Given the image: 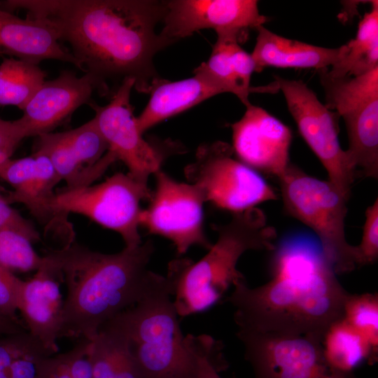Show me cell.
<instances>
[{"label": "cell", "mask_w": 378, "mask_h": 378, "mask_svg": "<svg viewBox=\"0 0 378 378\" xmlns=\"http://www.w3.org/2000/svg\"><path fill=\"white\" fill-rule=\"evenodd\" d=\"M0 8L50 22L60 41L70 45L80 70L106 87L108 80L132 78L136 91L149 93L160 78L153 59L174 43L155 32L166 1L6 0Z\"/></svg>", "instance_id": "obj_1"}, {"label": "cell", "mask_w": 378, "mask_h": 378, "mask_svg": "<svg viewBox=\"0 0 378 378\" xmlns=\"http://www.w3.org/2000/svg\"><path fill=\"white\" fill-rule=\"evenodd\" d=\"M274 250L271 279L255 288L239 281L227 298L235 309L238 329L322 340L328 327L343 316L349 293L318 242L295 237Z\"/></svg>", "instance_id": "obj_2"}, {"label": "cell", "mask_w": 378, "mask_h": 378, "mask_svg": "<svg viewBox=\"0 0 378 378\" xmlns=\"http://www.w3.org/2000/svg\"><path fill=\"white\" fill-rule=\"evenodd\" d=\"M150 240L107 254L71 242L43 255V264L66 286L60 337L92 340L102 326L134 306L155 276L148 269Z\"/></svg>", "instance_id": "obj_3"}, {"label": "cell", "mask_w": 378, "mask_h": 378, "mask_svg": "<svg viewBox=\"0 0 378 378\" xmlns=\"http://www.w3.org/2000/svg\"><path fill=\"white\" fill-rule=\"evenodd\" d=\"M214 229L217 241L200 260L177 258L169 264L166 278L179 317L209 310L231 286L244 280L237 265L245 252L276 248V232L257 206L234 214L228 223Z\"/></svg>", "instance_id": "obj_4"}, {"label": "cell", "mask_w": 378, "mask_h": 378, "mask_svg": "<svg viewBox=\"0 0 378 378\" xmlns=\"http://www.w3.org/2000/svg\"><path fill=\"white\" fill-rule=\"evenodd\" d=\"M166 276L155 274L142 298L111 321L125 335L142 378H194L197 354L183 335Z\"/></svg>", "instance_id": "obj_5"}, {"label": "cell", "mask_w": 378, "mask_h": 378, "mask_svg": "<svg viewBox=\"0 0 378 378\" xmlns=\"http://www.w3.org/2000/svg\"><path fill=\"white\" fill-rule=\"evenodd\" d=\"M286 211L316 235L321 248L337 274L357 266L355 246L345 237L347 199L331 182L318 179L290 164L279 178Z\"/></svg>", "instance_id": "obj_6"}, {"label": "cell", "mask_w": 378, "mask_h": 378, "mask_svg": "<svg viewBox=\"0 0 378 378\" xmlns=\"http://www.w3.org/2000/svg\"><path fill=\"white\" fill-rule=\"evenodd\" d=\"M151 195L148 183L118 172L98 184L55 192L49 209L53 218L69 213L84 216L119 234L125 247L135 248L142 244L139 231L141 202L149 200Z\"/></svg>", "instance_id": "obj_7"}, {"label": "cell", "mask_w": 378, "mask_h": 378, "mask_svg": "<svg viewBox=\"0 0 378 378\" xmlns=\"http://www.w3.org/2000/svg\"><path fill=\"white\" fill-rule=\"evenodd\" d=\"M184 174L198 187L205 202L234 214L277 198L259 173L238 160L232 145L225 141L200 145Z\"/></svg>", "instance_id": "obj_8"}, {"label": "cell", "mask_w": 378, "mask_h": 378, "mask_svg": "<svg viewBox=\"0 0 378 378\" xmlns=\"http://www.w3.org/2000/svg\"><path fill=\"white\" fill-rule=\"evenodd\" d=\"M274 78L301 136L326 169L328 181L349 199L356 171L340 145L339 115L322 104L302 80Z\"/></svg>", "instance_id": "obj_9"}, {"label": "cell", "mask_w": 378, "mask_h": 378, "mask_svg": "<svg viewBox=\"0 0 378 378\" xmlns=\"http://www.w3.org/2000/svg\"><path fill=\"white\" fill-rule=\"evenodd\" d=\"M237 336L253 378H358L332 367L325 358L321 340L238 329Z\"/></svg>", "instance_id": "obj_10"}, {"label": "cell", "mask_w": 378, "mask_h": 378, "mask_svg": "<svg viewBox=\"0 0 378 378\" xmlns=\"http://www.w3.org/2000/svg\"><path fill=\"white\" fill-rule=\"evenodd\" d=\"M155 189L142 209L139 225L149 233L172 242L178 255L194 246L209 250L212 244L204 230V198L194 184L179 182L162 169L153 175Z\"/></svg>", "instance_id": "obj_11"}, {"label": "cell", "mask_w": 378, "mask_h": 378, "mask_svg": "<svg viewBox=\"0 0 378 378\" xmlns=\"http://www.w3.org/2000/svg\"><path fill=\"white\" fill-rule=\"evenodd\" d=\"M268 18L260 14L255 0H170L160 34L175 43L204 29H212L217 40L246 41L249 31Z\"/></svg>", "instance_id": "obj_12"}, {"label": "cell", "mask_w": 378, "mask_h": 378, "mask_svg": "<svg viewBox=\"0 0 378 378\" xmlns=\"http://www.w3.org/2000/svg\"><path fill=\"white\" fill-rule=\"evenodd\" d=\"M134 87V80L125 78L106 105L99 106L93 101L88 105L95 113L94 119L108 150L125 164L132 178L148 183L150 176L161 169L169 153L146 141L139 131L130 103Z\"/></svg>", "instance_id": "obj_13"}, {"label": "cell", "mask_w": 378, "mask_h": 378, "mask_svg": "<svg viewBox=\"0 0 378 378\" xmlns=\"http://www.w3.org/2000/svg\"><path fill=\"white\" fill-rule=\"evenodd\" d=\"M108 90L90 74L78 77L74 72L64 70L41 85L16 122L24 139L51 132L80 106L89 104L95 91L105 94Z\"/></svg>", "instance_id": "obj_14"}, {"label": "cell", "mask_w": 378, "mask_h": 378, "mask_svg": "<svg viewBox=\"0 0 378 378\" xmlns=\"http://www.w3.org/2000/svg\"><path fill=\"white\" fill-rule=\"evenodd\" d=\"M237 158L258 173L280 178L289 166L290 128L264 108L251 104L231 125Z\"/></svg>", "instance_id": "obj_15"}, {"label": "cell", "mask_w": 378, "mask_h": 378, "mask_svg": "<svg viewBox=\"0 0 378 378\" xmlns=\"http://www.w3.org/2000/svg\"><path fill=\"white\" fill-rule=\"evenodd\" d=\"M59 280V276L42 263L32 278L22 280L18 298V311L27 330L51 354L58 351L62 328Z\"/></svg>", "instance_id": "obj_16"}, {"label": "cell", "mask_w": 378, "mask_h": 378, "mask_svg": "<svg viewBox=\"0 0 378 378\" xmlns=\"http://www.w3.org/2000/svg\"><path fill=\"white\" fill-rule=\"evenodd\" d=\"M0 55L38 64L55 59L74 64L78 61L60 43L56 29L48 20L21 18L0 8Z\"/></svg>", "instance_id": "obj_17"}, {"label": "cell", "mask_w": 378, "mask_h": 378, "mask_svg": "<svg viewBox=\"0 0 378 378\" xmlns=\"http://www.w3.org/2000/svg\"><path fill=\"white\" fill-rule=\"evenodd\" d=\"M221 93H225L221 86L199 74L174 81L160 77L153 83L149 92L150 99L136 117L138 128L144 134L164 120Z\"/></svg>", "instance_id": "obj_18"}, {"label": "cell", "mask_w": 378, "mask_h": 378, "mask_svg": "<svg viewBox=\"0 0 378 378\" xmlns=\"http://www.w3.org/2000/svg\"><path fill=\"white\" fill-rule=\"evenodd\" d=\"M255 30L256 42L251 55L256 72L267 66L328 69L340 59L343 52L342 46L324 48L289 39L271 31L264 25Z\"/></svg>", "instance_id": "obj_19"}, {"label": "cell", "mask_w": 378, "mask_h": 378, "mask_svg": "<svg viewBox=\"0 0 378 378\" xmlns=\"http://www.w3.org/2000/svg\"><path fill=\"white\" fill-rule=\"evenodd\" d=\"M346 125V150L355 168L365 177H378V97L360 102L340 115Z\"/></svg>", "instance_id": "obj_20"}, {"label": "cell", "mask_w": 378, "mask_h": 378, "mask_svg": "<svg viewBox=\"0 0 378 378\" xmlns=\"http://www.w3.org/2000/svg\"><path fill=\"white\" fill-rule=\"evenodd\" d=\"M255 63L251 55L236 42L216 40L207 61L193 71L211 79L247 106Z\"/></svg>", "instance_id": "obj_21"}, {"label": "cell", "mask_w": 378, "mask_h": 378, "mask_svg": "<svg viewBox=\"0 0 378 378\" xmlns=\"http://www.w3.org/2000/svg\"><path fill=\"white\" fill-rule=\"evenodd\" d=\"M92 378H142L122 330L111 320L90 340Z\"/></svg>", "instance_id": "obj_22"}, {"label": "cell", "mask_w": 378, "mask_h": 378, "mask_svg": "<svg viewBox=\"0 0 378 378\" xmlns=\"http://www.w3.org/2000/svg\"><path fill=\"white\" fill-rule=\"evenodd\" d=\"M37 137L35 152L49 159L60 181H64L68 188L92 185L117 161L115 155L108 150L94 165L85 167L67 143L64 132L45 133Z\"/></svg>", "instance_id": "obj_23"}, {"label": "cell", "mask_w": 378, "mask_h": 378, "mask_svg": "<svg viewBox=\"0 0 378 378\" xmlns=\"http://www.w3.org/2000/svg\"><path fill=\"white\" fill-rule=\"evenodd\" d=\"M360 21L356 36L342 45L340 59L327 73L330 76H358L378 67V1Z\"/></svg>", "instance_id": "obj_24"}, {"label": "cell", "mask_w": 378, "mask_h": 378, "mask_svg": "<svg viewBox=\"0 0 378 378\" xmlns=\"http://www.w3.org/2000/svg\"><path fill=\"white\" fill-rule=\"evenodd\" d=\"M321 345L328 362L344 372H353L365 360L369 365L377 361L378 355L369 342L343 317L328 327L322 337Z\"/></svg>", "instance_id": "obj_25"}, {"label": "cell", "mask_w": 378, "mask_h": 378, "mask_svg": "<svg viewBox=\"0 0 378 378\" xmlns=\"http://www.w3.org/2000/svg\"><path fill=\"white\" fill-rule=\"evenodd\" d=\"M33 155L35 166L32 176L20 190L10 192L5 200L9 204H24L35 218L48 223L53 219L49 204L55 195V187L61 181L45 155L35 152Z\"/></svg>", "instance_id": "obj_26"}, {"label": "cell", "mask_w": 378, "mask_h": 378, "mask_svg": "<svg viewBox=\"0 0 378 378\" xmlns=\"http://www.w3.org/2000/svg\"><path fill=\"white\" fill-rule=\"evenodd\" d=\"M46 76L37 64L4 58L0 64V106H15L22 110Z\"/></svg>", "instance_id": "obj_27"}, {"label": "cell", "mask_w": 378, "mask_h": 378, "mask_svg": "<svg viewBox=\"0 0 378 378\" xmlns=\"http://www.w3.org/2000/svg\"><path fill=\"white\" fill-rule=\"evenodd\" d=\"M318 72L325 105L338 115L358 102L378 97V67L358 76L333 77L328 74L327 69Z\"/></svg>", "instance_id": "obj_28"}, {"label": "cell", "mask_w": 378, "mask_h": 378, "mask_svg": "<svg viewBox=\"0 0 378 378\" xmlns=\"http://www.w3.org/2000/svg\"><path fill=\"white\" fill-rule=\"evenodd\" d=\"M342 317L369 342L378 355L377 293H349L344 304Z\"/></svg>", "instance_id": "obj_29"}, {"label": "cell", "mask_w": 378, "mask_h": 378, "mask_svg": "<svg viewBox=\"0 0 378 378\" xmlns=\"http://www.w3.org/2000/svg\"><path fill=\"white\" fill-rule=\"evenodd\" d=\"M33 244L18 231L0 228V265L11 272L38 270L43 257L35 251Z\"/></svg>", "instance_id": "obj_30"}, {"label": "cell", "mask_w": 378, "mask_h": 378, "mask_svg": "<svg viewBox=\"0 0 378 378\" xmlns=\"http://www.w3.org/2000/svg\"><path fill=\"white\" fill-rule=\"evenodd\" d=\"M64 134L78 161L85 167L94 165L108 151V146L94 118Z\"/></svg>", "instance_id": "obj_31"}, {"label": "cell", "mask_w": 378, "mask_h": 378, "mask_svg": "<svg viewBox=\"0 0 378 378\" xmlns=\"http://www.w3.org/2000/svg\"><path fill=\"white\" fill-rule=\"evenodd\" d=\"M198 363L194 378H221L220 373L228 368L223 345L209 335L196 336Z\"/></svg>", "instance_id": "obj_32"}, {"label": "cell", "mask_w": 378, "mask_h": 378, "mask_svg": "<svg viewBox=\"0 0 378 378\" xmlns=\"http://www.w3.org/2000/svg\"><path fill=\"white\" fill-rule=\"evenodd\" d=\"M51 356L41 344L34 346L13 360L8 378H48Z\"/></svg>", "instance_id": "obj_33"}, {"label": "cell", "mask_w": 378, "mask_h": 378, "mask_svg": "<svg viewBox=\"0 0 378 378\" xmlns=\"http://www.w3.org/2000/svg\"><path fill=\"white\" fill-rule=\"evenodd\" d=\"M356 266L374 263L378 258V200L365 211V220L360 244L355 246Z\"/></svg>", "instance_id": "obj_34"}, {"label": "cell", "mask_w": 378, "mask_h": 378, "mask_svg": "<svg viewBox=\"0 0 378 378\" xmlns=\"http://www.w3.org/2000/svg\"><path fill=\"white\" fill-rule=\"evenodd\" d=\"M37 344H41L28 331L6 335L0 339V378H8L13 360Z\"/></svg>", "instance_id": "obj_35"}, {"label": "cell", "mask_w": 378, "mask_h": 378, "mask_svg": "<svg viewBox=\"0 0 378 378\" xmlns=\"http://www.w3.org/2000/svg\"><path fill=\"white\" fill-rule=\"evenodd\" d=\"M22 280L0 265V315L18 320V298Z\"/></svg>", "instance_id": "obj_36"}, {"label": "cell", "mask_w": 378, "mask_h": 378, "mask_svg": "<svg viewBox=\"0 0 378 378\" xmlns=\"http://www.w3.org/2000/svg\"><path fill=\"white\" fill-rule=\"evenodd\" d=\"M0 228L12 229L27 236L33 243L41 240L39 232L30 220L13 209L0 195Z\"/></svg>", "instance_id": "obj_37"}, {"label": "cell", "mask_w": 378, "mask_h": 378, "mask_svg": "<svg viewBox=\"0 0 378 378\" xmlns=\"http://www.w3.org/2000/svg\"><path fill=\"white\" fill-rule=\"evenodd\" d=\"M89 346L90 340L82 339L71 350L62 354L72 378H92Z\"/></svg>", "instance_id": "obj_38"}, {"label": "cell", "mask_w": 378, "mask_h": 378, "mask_svg": "<svg viewBox=\"0 0 378 378\" xmlns=\"http://www.w3.org/2000/svg\"><path fill=\"white\" fill-rule=\"evenodd\" d=\"M23 139L16 120L9 121L0 118V149L13 153Z\"/></svg>", "instance_id": "obj_39"}, {"label": "cell", "mask_w": 378, "mask_h": 378, "mask_svg": "<svg viewBox=\"0 0 378 378\" xmlns=\"http://www.w3.org/2000/svg\"><path fill=\"white\" fill-rule=\"evenodd\" d=\"M27 331L26 327L18 319H12L0 315V335H10Z\"/></svg>", "instance_id": "obj_40"}, {"label": "cell", "mask_w": 378, "mask_h": 378, "mask_svg": "<svg viewBox=\"0 0 378 378\" xmlns=\"http://www.w3.org/2000/svg\"><path fill=\"white\" fill-rule=\"evenodd\" d=\"M13 153L0 149V171L5 163L10 159Z\"/></svg>", "instance_id": "obj_41"}]
</instances>
